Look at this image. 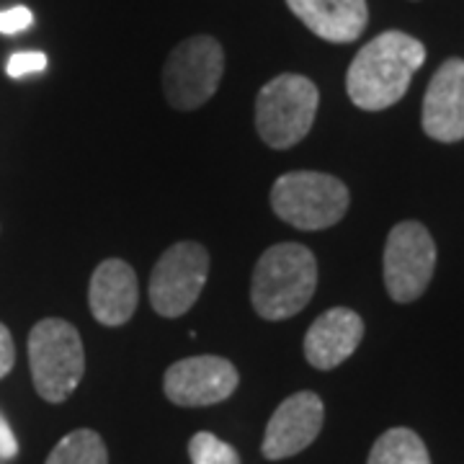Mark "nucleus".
<instances>
[{
	"instance_id": "nucleus-3",
	"label": "nucleus",
	"mask_w": 464,
	"mask_h": 464,
	"mask_svg": "<svg viewBox=\"0 0 464 464\" xmlns=\"http://www.w3.org/2000/svg\"><path fill=\"white\" fill-rule=\"evenodd\" d=\"M34 390L47 402H65L83 380L85 348L75 325L60 317L39 320L29 333Z\"/></svg>"
},
{
	"instance_id": "nucleus-2",
	"label": "nucleus",
	"mask_w": 464,
	"mask_h": 464,
	"mask_svg": "<svg viewBox=\"0 0 464 464\" xmlns=\"http://www.w3.org/2000/svg\"><path fill=\"white\" fill-rule=\"evenodd\" d=\"M317 289V261L299 243H279L264 250L250 279L253 310L264 320L299 315Z\"/></svg>"
},
{
	"instance_id": "nucleus-21",
	"label": "nucleus",
	"mask_w": 464,
	"mask_h": 464,
	"mask_svg": "<svg viewBox=\"0 0 464 464\" xmlns=\"http://www.w3.org/2000/svg\"><path fill=\"white\" fill-rule=\"evenodd\" d=\"M16 454H18L16 436H14V431H11L8 420L0 415V462H11Z\"/></svg>"
},
{
	"instance_id": "nucleus-4",
	"label": "nucleus",
	"mask_w": 464,
	"mask_h": 464,
	"mask_svg": "<svg viewBox=\"0 0 464 464\" xmlns=\"http://www.w3.org/2000/svg\"><path fill=\"white\" fill-rule=\"evenodd\" d=\"M351 194L346 183L320 170L284 173L271 188V209L297 230H328L348 212Z\"/></svg>"
},
{
	"instance_id": "nucleus-5",
	"label": "nucleus",
	"mask_w": 464,
	"mask_h": 464,
	"mask_svg": "<svg viewBox=\"0 0 464 464\" xmlns=\"http://www.w3.org/2000/svg\"><path fill=\"white\" fill-rule=\"evenodd\" d=\"M317 106L320 93L310 78L295 72L279 75L258 91L256 130L268 148H295L313 130Z\"/></svg>"
},
{
	"instance_id": "nucleus-10",
	"label": "nucleus",
	"mask_w": 464,
	"mask_h": 464,
	"mask_svg": "<svg viewBox=\"0 0 464 464\" xmlns=\"http://www.w3.org/2000/svg\"><path fill=\"white\" fill-rule=\"evenodd\" d=\"M323 420H325V405L320 395L295 392L274 411L266 426L264 444H261L264 457L276 462L304 451L323 431Z\"/></svg>"
},
{
	"instance_id": "nucleus-20",
	"label": "nucleus",
	"mask_w": 464,
	"mask_h": 464,
	"mask_svg": "<svg viewBox=\"0 0 464 464\" xmlns=\"http://www.w3.org/2000/svg\"><path fill=\"white\" fill-rule=\"evenodd\" d=\"M16 364V346H14V335L0 323V380L11 374V369Z\"/></svg>"
},
{
	"instance_id": "nucleus-18",
	"label": "nucleus",
	"mask_w": 464,
	"mask_h": 464,
	"mask_svg": "<svg viewBox=\"0 0 464 464\" xmlns=\"http://www.w3.org/2000/svg\"><path fill=\"white\" fill-rule=\"evenodd\" d=\"M47 70V54L44 52H16L11 54L8 65H5V72L8 78H26V75H34V72H42Z\"/></svg>"
},
{
	"instance_id": "nucleus-19",
	"label": "nucleus",
	"mask_w": 464,
	"mask_h": 464,
	"mask_svg": "<svg viewBox=\"0 0 464 464\" xmlns=\"http://www.w3.org/2000/svg\"><path fill=\"white\" fill-rule=\"evenodd\" d=\"M34 24V14L26 5H14V8H5L0 11V34L5 36H14V34L26 32Z\"/></svg>"
},
{
	"instance_id": "nucleus-1",
	"label": "nucleus",
	"mask_w": 464,
	"mask_h": 464,
	"mask_svg": "<svg viewBox=\"0 0 464 464\" xmlns=\"http://www.w3.org/2000/svg\"><path fill=\"white\" fill-rule=\"evenodd\" d=\"M423 63L426 47L415 36L402 32L380 34L362 47L348 67V99L364 111L390 109L408 93Z\"/></svg>"
},
{
	"instance_id": "nucleus-12",
	"label": "nucleus",
	"mask_w": 464,
	"mask_h": 464,
	"mask_svg": "<svg viewBox=\"0 0 464 464\" xmlns=\"http://www.w3.org/2000/svg\"><path fill=\"white\" fill-rule=\"evenodd\" d=\"M140 302L137 274L121 258H106L96 266L88 286V307L93 317L106 328H119L130 323Z\"/></svg>"
},
{
	"instance_id": "nucleus-6",
	"label": "nucleus",
	"mask_w": 464,
	"mask_h": 464,
	"mask_svg": "<svg viewBox=\"0 0 464 464\" xmlns=\"http://www.w3.org/2000/svg\"><path fill=\"white\" fill-rule=\"evenodd\" d=\"M225 72V50L215 36L183 39L168 54L163 67V93L179 111H194L212 99Z\"/></svg>"
},
{
	"instance_id": "nucleus-9",
	"label": "nucleus",
	"mask_w": 464,
	"mask_h": 464,
	"mask_svg": "<svg viewBox=\"0 0 464 464\" xmlns=\"http://www.w3.org/2000/svg\"><path fill=\"white\" fill-rule=\"evenodd\" d=\"M237 369L222 356H188L166 369L163 392L173 405L207 408L225 402L237 390Z\"/></svg>"
},
{
	"instance_id": "nucleus-14",
	"label": "nucleus",
	"mask_w": 464,
	"mask_h": 464,
	"mask_svg": "<svg viewBox=\"0 0 464 464\" xmlns=\"http://www.w3.org/2000/svg\"><path fill=\"white\" fill-rule=\"evenodd\" d=\"M286 5L310 32L333 44L356 42L369 21L366 0H286Z\"/></svg>"
},
{
	"instance_id": "nucleus-16",
	"label": "nucleus",
	"mask_w": 464,
	"mask_h": 464,
	"mask_svg": "<svg viewBox=\"0 0 464 464\" xmlns=\"http://www.w3.org/2000/svg\"><path fill=\"white\" fill-rule=\"evenodd\" d=\"M44 464H109V451L101 433L78 429L60 439V444L52 449Z\"/></svg>"
},
{
	"instance_id": "nucleus-8",
	"label": "nucleus",
	"mask_w": 464,
	"mask_h": 464,
	"mask_svg": "<svg viewBox=\"0 0 464 464\" xmlns=\"http://www.w3.org/2000/svg\"><path fill=\"white\" fill-rule=\"evenodd\" d=\"M436 271V243L420 222H400L384 246V286L387 295L408 304L420 297Z\"/></svg>"
},
{
	"instance_id": "nucleus-17",
	"label": "nucleus",
	"mask_w": 464,
	"mask_h": 464,
	"mask_svg": "<svg viewBox=\"0 0 464 464\" xmlns=\"http://www.w3.org/2000/svg\"><path fill=\"white\" fill-rule=\"evenodd\" d=\"M188 457H191V464H240V454L235 451V447L209 431L191 436Z\"/></svg>"
},
{
	"instance_id": "nucleus-15",
	"label": "nucleus",
	"mask_w": 464,
	"mask_h": 464,
	"mask_svg": "<svg viewBox=\"0 0 464 464\" xmlns=\"http://www.w3.org/2000/svg\"><path fill=\"white\" fill-rule=\"evenodd\" d=\"M366 464H431V454L415 431L390 429L374 441Z\"/></svg>"
},
{
	"instance_id": "nucleus-7",
	"label": "nucleus",
	"mask_w": 464,
	"mask_h": 464,
	"mask_svg": "<svg viewBox=\"0 0 464 464\" xmlns=\"http://www.w3.org/2000/svg\"><path fill=\"white\" fill-rule=\"evenodd\" d=\"M209 279V253L201 243L183 240L160 256L150 274V304L158 315H186L201 297Z\"/></svg>"
},
{
	"instance_id": "nucleus-11",
	"label": "nucleus",
	"mask_w": 464,
	"mask_h": 464,
	"mask_svg": "<svg viewBox=\"0 0 464 464\" xmlns=\"http://www.w3.org/2000/svg\"><path fill=\"white\" fill-rule=\"evenodd\" d=\"M423 132L436 142H462L464 140V60H447L436 70L426 88Z\"/></svg>"
},
{
	"instance_id": "nucleus-13",
	"label": "nucleus",
	"mask_w": 464,
	"mask_h": 464,
	"mask_svg": "<svg viewBox=\"0 0 464 464\" xmlns=\"http://www.w3.org/2000/svg\"><path fill=\"white\" fill-rule=\"evenodd\" d=\"M364 338V320L348 307H331L317 317L304 335V359L320 372L346 362Z\"/></svg>"
}]
</instances>
